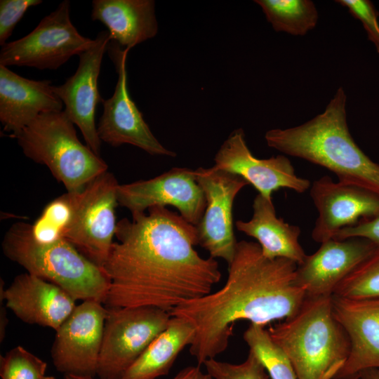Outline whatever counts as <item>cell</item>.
I'll return each instance as SVG.
<instances>
[{"label":"cell","instance_id":"9a60e30c","mask_svg":"<svg viewBox=\"0 0 379 379\" xmlns=\"http://www.w3.org/2000/svg\"><path fill=\"white\" fill-rule=\"evenodd\" d=\"M214 161L213 168L240 176L267 199H272V192L281 188L304 193L311 186L308 179L295 174L286 157H255L248 147L242 128L231 133L217 152Z\"/></svg>","mask_w":379,"mask_h":379},{"label":"cell","instance_id":"d590c367","mask_svg":"<svg viewBox=\"0 0 379 379\" xmlns=\"http://www.w3.org/2000/svg\"><path fill=\"white\" fill-rule=\"evenodd\" d=\"M42 379H56V378L53 375H46Z\"/></svg>","mask_w":379,"mask_h":379},{"label":"cell","instance_id":"d6986e66","mask_svg":"<svg viewBox=\"0 0 379 379\" xmlns=\"http://www.w3.org/2000/svg\"><path fill=\"white\" fill-rule=\"evenodd\" d=\"M1 299L21 321L56 331L71 314L76 300L60 286L28 272L17 275Z\"/></svg>","mask_w":379,"mask_h":379},{"label":"cell","instance_id":"ffe728a7","mask_svg":"<svg viewBox=\"0 0 379 379\" xmlns=\"http://www.w3.org/2000/svg\"><path fill=\"white\" fill-rule=\"evenodd\" d=\"M50 80L29 79L0 65V121L14 138L38 116L62 111Z\"/></svg>","mask_w":379,"mask_h":379},{"label":"cell","instance_id":"d6a6232c","mask_svg":"<svg viewBox=\"0 0 379 379\" xmlns=\"http://www.w3.org/2000/svg\"><path fill=\"white\" fill-rule=\"evenodd\" d=\"M359 379H379V368H368L360 374Z\"/></svg>","mask_w":379,"mask_h":379},{"label":"cell","instance_id":"7402d4cb","mask_svg":"<svg viewBox=\"0 0 379 379\" xmlns=\"http://www.w3.org/2000/svg\"><path fill=\"white\" fill-rule=\"evenodd\" d=\"M91 18L107 29L111 41L130 50L158 32L153 0H93Z\"/></svg>","mask_w":379,"mask_h":379},{"label":"cell","instance_id":"484cf974","mask_svg":"<svg viewBox=\"0 0 379 379\" xmlns=\"http://www.w3.org/2000/svg\"><path fill=\"white\" fill-rule=\"evenodd\" d=\"M333 295L350 299L379 298V246L338 284Z\"/></svg>","mask_w":379,"mask_h":379},{"label":"cell","instance_id":"e0dca14e","mask_svg":"<svg viewBox=\"0 0 379 379\" xmlns=\"http://www.w3.org/2000/svg\"><path fill=\"white\" fill-rule=\"evenodd\" d=\"M377 246L362 238L326 241L297 265L295 283L307 297L331 296L338 284Z\"/></svg>","mask_w":379,"mask_h":379},{"label":"cell","instance_id":"52a82bcc","mask_svg":"<svg viewBox=\"0 0 379 379\" xmlns=\"http://www.w3.org/2000/svg\"><path fill=\"white\" fill-rule=\"evenodd\" d=\"M119 185L114 175L106 171L81 192L64 194L70 215L61 230V237L100 268L107 259L115 237Z\"/></svg>","mask_w":379,"mask_h":379},{"label":"cell","instance_id":"8992f818","mask_svg":"<svg viewBox=\"0 0 379 379\" xmlns=\"http://www.w3.org/2000/svg\"><path fill=\"white\" fill-rule=\"evenodd\" d=\"M14 138L24 154L45 165L69 193H77L108 166L79 140L74 123L64 110L44 113Z\"/></svg>","mask_w":379,"mask_h":379},{"label":"cell","instance_id":"7c38bea8","mask_svg":"<svg viewBox=\"0 0 379 379\" xmlns=\"http://www.w3.org/2000/svg\"><path fill=\"white\" fill-rule=\"evenodd\" d=\"M107 309L94 300L83 301L55 331L52 361L64 375H97Z\"/></svg>","mask_w":379,"mask_h":379},{"label":"cell","instance_id":"cb8c5ba5","mask_svg":"<svg viewBox=\"0 0 379 379\" xmlns=\"http://www.w3.org/2000/svg\"><path fill=\"white\" fill-rule=\"evenodd\" d=\"M276 32L305 35L315 27L318 12L310 0H256Z\"/></svg>","mask_w":379,"mask_h":379},{"label":"cell","instance_id":"f1b7e54d","mask_svg":"<svg viewBox=\"0 0 379 379\" xmlns=\"http://www.w3.org/2000/svg\"><path fill=\"white\" fill-rule=\"evenodd\" d=\"M41 0L0 1V45L6 44L17 23L32 6L41 4Z\"/></svg>","mask_w":379,"mask_h":379},{"label":"cell","instance_id":"603a6c76","mask_svg":"<svg viewBox=\"0 0 379 379\" xmlns=\"http://www.w3.org/2000/svg\"><path fill=\"white\" fill-rule=\"evenodd\" d=\"M195 329L187 320L172 317L167 327L119 379H157L167 375L181 351L194 340Z\"/></svg>","mask_w":379,"mask_h":379},{"label":"cell","instance_id":"f546056e","mask_svg":"<svg viewBox=\"0 0 379 379\" xmlns=\"http://www.w3.org/2000/svg\"><path fill=\"white\" fill-rule=\"evenodd\" d=\"M335 2L347 8L351 15L362 23L369 40L379 53L378 13L373 4L368 0H338Z\"/></svg>","mask_w":379,"mask_h":379},{"label":"cell","instance_id":"7a4b0ae2","mask_svg":"<svg viewBox=\"0 0 379 379\" xmlns=\"http://www.w3.org/2000/svg\"><path fill=\"white\" fill-rule=\"evenodd\" d=\"M297 265L286 258H265L258 243L238 241L224 286L170 312L194 326L190 352L198 365L227 349L237 321L265 326L298 311L306 294L295 283Z\"/></svg>","mask_w":379,"mask_h":379},{"label":"cell","instance_id":"9c48e42d","mask_svg":"<svg viewBox=\"0 0 379 379\" xmlns=\"http://www.w3.org/2000/svg\"><path fill=\"white\" fill-rule=\"evenodd\" d=\"M69 7V1H62L28 34L3 45L0 65L55 70L89 48L94 39L79 33L71 22Z\"/></svg>","mask_w":379,"mask_h":379},{"label":"cell","instance_id":"30bf717a","mask_svg":"<svg viewBox=\"0 0 379 379\" xmlns=\"http://www.w3.org/2000/svg\"><path fill=\"white\" fill-rule=\"evenodd\" d=\"M194 173L206 202L204 215L196 226L198 244L211 258H222L230 265L238 243L234 232L233 203L248 182L236 174L213 167H199Z\"/></svg>","mask_w":379,"mask_h":379},{"label":"cell","instance_id":"836d02e7","mask_svg":"<svg viewBox=\"0 0 379 379\" xmlns=\"http://www.w3.org/2000/svg\"><path fill=\"white\" fill-rule=\"evenodd\" d=\"M0 338L1 343L5 337L6 327L8 324V319L6 317V310L4 307L1 308V317H0Z\"/></svg>","mask_w":379,"mask_h":379},{"label":"cell","instance_id":"ba28073f","mask_svg":"<svg viewBox=\"0 0 379 379\" xmlns=\"http://www.w3.org/2000/svg\"><path fill=\"white\" fill-rule=\"evenodd\" d=\"M107 309L97 375L100 379H119L165 330L171 315L151 307Z\"/></svg>","mask_w":379,"mask_h":379},{"label":"cell","instance_id":"ac0fdd59","mask_svg":"<svg viewBox=\"0 0 379 379\" xmlns=\"http://www.w3.org/2000/svg\"><path fill=\"white\" fill-rule=\"evenodd\" d=\"M333 313L350 343L348 357L334 379H359L379 368V298L350 299L333 295Z\"/></svg>","mask_w":379,"mask_h":379},{"label":"cell","instance_id":"8fae6325","mask_svg":"<svg viewBox=\"0 0 379 379\" xmlns=\"http://www.w3.org/2000/svg\"><path fill=\"white\" fill-rule=\"evenodd\" d=\"M107 51L112 60L118 79L112 96L103 100V112L97 127L101 141L113 147L134 145L152 155L175 157L152 134L141 112L129 95L126 58L130 50L110 41Z\"/></svg>","mask_w":379,"mask_h":379},{"label":"cell","instance_id":"44dd1931","mask_svg":"<svg viewBox=\"0 0 379 379\" xmlns=\"http://www.w3.org/2000/svg\"><path fill=\"white\" fill-rule=\"evenodd\" d=\"M253 215L248 221L237 220V229L258 241L268 259L286 258L302 263L307 255L299 242L300 228L278 218L272 199L260 194L253 203Z\"/></svg>","mask_w":379,"mask_h":379},{"label":"cell","instance_id":"83f0119b","mask_svg":"<svg viewBox=\"0 0 379 379\" xmlns=\"http://www.w3.org/2000/svg\"><path fill=\"white\" fill-rule=\"evenodd\" d=\"M204 365L213 379H269L270 376L257 356L251 350L240 364L220 361L215 358L206 360Z\"/></svg>","mask_w":379,"mask_h":379},{"label":"cell","instance_id":"4316f807","mask_svg":"<svg viewBox=\"0 0 379 379\" xmlns=\"http://www.w3.org/2000/svg\"><path fill=\"white\" fill-rule=\"evenodd\" d=\"M47 364L23 347L10 350L0 358L1 379H42Z\"/></svg>","mask_w":379,"mask_h":379},{"label":"cell","instance_id":"2e32d148","mask_svg":"<svg viewBox=\"0 0 379 379\" xmlns=\"http://www.w3.org/2000/svg\"><path fill=\"white\" fill-rule=\"evenodd\" d=\"M310 194L318 216L312 238L323 243L340 230L379 215V197L373 193L324 175L310 186Z\"/></svg>","mask_w":379,"mask_h":379},{"label":"cell","instance_id":"6da1fadb","mask_svg":"<svg viewBox=\"0 0 379 379\" xmlns=\"http://www.w3.org/2000/svg\"><path fill=\"white\" fill-rule=\"evenodd\" d=\"M117 222L102 267L109 280L105 307H151L170 312L210 293L221 279L218 262L201 257L196 226L165 206Z\"/></svg>","mask_w":379,"mask_h":379},{"label":"cell","instance_id":"5b68a950","mask_svg":"<svg viewBox=\"0 0 379 379\" xmlns=\"http://www.w3.org/2000/svg\"><path fill=\"white\" fill-rule=\"evenodd\" d=\"M1 247L6 257L27 272L60 286L76 300L105 303L108 277L64 238L39 242L33 236L32 225L18 222L6 232Z\"/></svg>","mask_w":379,"mask_h":379},{"label":"cell","instance_id":"1f68e13d","mask_svg":"<svg viewBox=\"0 0 379 379\" xmlns=\"http://www.w3.org/2000/svg\"><path fill=\"white\" fill-rule=\"evenodd\" d=\"M171 379H213L208 373L201 371L199 365L190 366L181 369Z\"/></svg>","mask_w":379,"mask_h":379},{"label":"cell","instance_id":"d4e9b609","mask_svg":"<svg viewBox=\"0 0 379 379\" xmlns=\"http://www.w3.org/2000/svg\"><path fill=\"white\" fill-rule=\"evenodd\" d=\"M244 339L271 379H297L289 359L272 340L265 326L251 324L244 333Z\"/></svg>","mask_w":379,"mask_h":379},{"label":"cell","instance_id":"277c9868","mask_svg":"<svg viewBox=\"0 0 379 379\" xmlns=\"http://www.w3.org/2000/svg\"><path fill=\"white\" fill-rule=\"evenodd\" d=\"M331 296H306L298 311L268 329L297 379H334L346 361L349 338L335 319Z\"/></svg>","mask_w":379,"mask_h":379},{"label":"cell","instance_id":"3957f363","mask_svg":"<svg viewBox=\"0 0 379 379\" xmlns=\"http://www.w3.org/2000/svg\"><path fill=\"white\" fill-rule=\"evenodd\" d=\"M346 95L339 88L325 110L305 124L266 132L270 147L305 159L333 173L338 182L379 197V164L357 145L349 131Z\"/></svg>","mask_w":379,"mask_h":379},{"label":"cell","instance_id":"e575fe53","mask_svg":"<svg viewBox=\"0 0 379 379\" xmlns=\"http://www.w3.org/2000/svg\"><path fill=\"white\" fill-rule=\"evenodd\" d=\"M63 379H100V378H95V377H93V376H84V375L67 374V375H64Z\"/></svg>","mask_w":379,"mask_h":379},{"label":"cell","instance_id":"5bb4252c","mask_svg":"<svg viewBox=\"0 0 379 379\" xmlns=\"http://www.w3.org/2000/svg\"><path fill=\"white\" fill-rule=\"evenodd\" d=\"M111 41L108 31L98 33L91 46L79 55L76 72L60 86H53L55 93L65 105V112L81 132L86 145L100 156L101 140L95 125V109L102 102L98 87L103 55Z\"/></svg>","mask_w":379,"mask_h":379},{"label":"cell","instance_id":"4fadbf2b","mask_svg":"<svg viewBox=\"0 0 379 379\" xmlns=\"http://www.w3.org/2000/svg\"><path fill=\"white\" fill-rule=\"evenodd\" d=\"M117 197L119 205L127 208L132 216L153 206L170 205L194 226L200 222L206 205L194 171L187 168H173L149 180L119 185Z\"/></svg>","mask_w":379,"mask_h":379},{"label":"cell","instance_id":"4dcf8cb0","mask_svg":"<svg viewBox=\"0 0 379 379\" xmlns=\"http://www.w3.org/2000/svg\"><path fill=\"white\" fill-rule=\"evenodd\" d=\"M362 238L379 246V215L360 221L358 224L339 230L333 239L343 240Z\"/></svg>","mask_w":379,"mask_h":379}]
</instances>
